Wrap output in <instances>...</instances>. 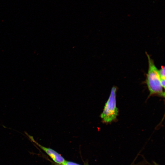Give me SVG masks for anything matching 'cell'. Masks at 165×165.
Returning <instances> with one entry per match:
<instances>
[{
  "label": "cell",
  "instance_id": "cell-1",
  "mask_svg": "<svg viewBox=\"0 0 165 165\" xmlns=\"http://www.w3.org/2000/svg\"><path fill=\"white\" fill-rule=\"evenodd\" d=\"M148 61V70L147 74L146 83L150 95L157 94L164 97L165 93L160 83L158 70L149 55L146 53Z\"/></svg>",
  "mask_w": 165,
  "mask_h": 165
},
{
  "label": "cell",
  "instance_id": "cell-2",
  "mask_svg": "<svg viewBox=\"0 0 165 165\" xmlns=\"http://www.w3.org/2000/svg\"><path fill=\"white\" fill-rule=\"evenodd\" d=\"M116 88L113 86L111 90L109 97L105 103L101 117L103 121L109 123L115 119L118 115L116 107Z\"/></svg>",
  "mask_w": 165,
  "mask_h": 165
},
{
  "label": "cell",
  "instance_id": "cell-3",
  "mask_svg": "<svg viewBox=\"0 0 165 165\" xmlns=\"http://www.w3.org/2000/svg\"><path fill=\"white\" fill-rule=\"evenodd\" d=\"M25 132L30 140L46 152L55 163L61 165L65 161L64 158L58 153L51 148L41 145L34 140L32 136L29 135L26 132Z\"/></svg>",
  "mask_w": 165,
  "mask_h": 165
},
{
  "label": "cell",
  "instance_id": "cell-4",
  "mask_svg": "<svg viewBox=\"0 0 165 165\" xmlns=\"http://www.w3.org/2000/svg\"><path fill=\"white\" fill-rule=\"evenodd\" d=\"M165 67L163 66L161 68L158 70V73L160 80H165Z\"/></svg>",
  "mask_w": 165,
  "mask_h": 165
},
{
  "label": "cell",
  "instance_id": "cell-5",
  "mask_svg": "<svg viewBox=\"0 0 165 165\" xmlns=\"http://www.w3.org/2000/svg\"><path fill=\"white\" fill-rule=\"evenodd\" d=\"M61 165H81L73 162L65 161Z\"/></svg>",
  "mask_w": 165,
  "mask_h": 165
}]
</instances>
